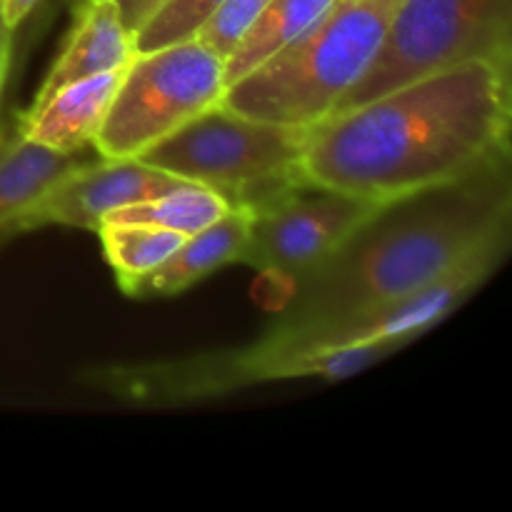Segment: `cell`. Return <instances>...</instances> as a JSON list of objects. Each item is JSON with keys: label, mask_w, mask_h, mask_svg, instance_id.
Returning <instances> with one entry per match:
<instances>
[{"label": "cell", "mask_w": 512, "mask_h": 512, "mask_svg": "<svg viewBox=\"0 0 512 512\" xmlns=\"http://www.w3.org/2000/svg\"><path fill=\"white\" fill-rule=\"evenodd\" d=\"M333 0H270L225 55V88L288 48Z\"/></svg>", "instance_id": "15"}, {"label": "cell", "mask_w": 512, "mask_h": 512, "mask_svg": "<svg viewBox=\"0 0 512 512\" xmlns=\"http://www.w3.org/2000/svg\"><path fill=\"white\" fill-rule=\"evenodd\" d=\"M0 3H3L5 23H8L13 30H18L20 25L30 18V13L38 8L40 0H0Z\"/></svg>", "instance_id": "22"}, {"label": "cell", "mask_w": 512, "mask_h": 512, "mask_svg": "<svg viewBox=\"0 0 512 512\" xmlns=\"http://www.w3.org/2000/svg\"><path fill=\"white\" fill-rule=\"evenodd\" d=\"M95 148L58 153L25 138L20 128L0 130V245L18 238V223L60 178L90 160Z\"/></svg>", "instance_id": "13"}, {"label": "cell", "mask_w": 512, "mask_h": 512, "mask_svg": "<svg viewBox=\"0 0 512 512\" xmlns=\"http://www.w3.org/2000/svg\"><path fill=\"white\" fill-rule=\"evenodd\" d=\"M115 5L120 8V15H123V23L128 25L130 33L135 35V30L155 13V10L163 5V0H115Z\"/></svg>", "instance_id": "20"}, {"label": "cell", "mask_w": 512, "mask_h": 512, "mask_svg": "<svg viewBox=\"0 0 512 512\" xmlns=\"http://www.w3.org/2000/svg\"><path fill=\"white\" fill-rule=\"evenodd\" d=\"M512 65L473 60L310 125L303 178L388 203L510 160Z\"/></svg>", "instance_id": "1"}, {"label": "cell", "mask_w": 512, "mask_h": 512, "mask_svg": "<svg viewBox=\"0 0 512 512\" xmlns=\"http://www.w3.org/2000/svg\"><path fill=\"white\" fill-rule=\"evenodd\" d=\"M508 250L510 240L490 245L440 280L405 295V298L373 305V308L358 310V313L330 320V323L298 330H268L265 335L295 345H350L375 343V340H400V343L410 345L420 335L438 328L465 300L473 298L503 265Z\"/></svg>", "instance_id": "9"}, {"label": "cell", "mask_w": 512, "mask_h": 512, "mask_svg": "<svg viewBox=\"0 0 512 512\" xmlns=\"http://www.w3.org/2000/svg\"><path fill=\"white\" fill-rule=\"evenodd\" d=\"M510 238V160L380 203L318 270L290 288L270 330L310 328L405 298Z\"/></svg>", "instance_id": "2"}, {"label": "cell", "mask_w": 512, "mask_h": 512, "mask_svg": "<svg viewBox=\"0 0 512 512\" xmlns=\"http://www.w3.org/2000/svg\"><path fill=\"white\" fill-rule=\"evenodd\" d=\"M123 70L90 75L55 90L45 103L30 105L18 120L25 138L58 153H78L93 148V140L108 115Z\"/></svg>", "instance_id": "12"}, {"label": "cell", "mask_w": 512, "mask_h": 512, "mask_svg": "<svg viewBox=\"0 0 512 512\" xmlns=\"http://www.w3.org/2000/svg\"><path fill=\"white\" fill-rule=\"evenodd\" d=\"M268 3L270 0H225V3L220 5L218 13L200 28V33L195 35V38H200L205 45H210V48L218 55H223L225 60V55L233 50V45L238 43L240 35L245 33L250 20H253Z\"/></svg>", "instance_id": "19"}, {"label": "cell", "mask_w": 512, "mask_h": 512, "mask_svg": "<svg viewBox=\"0 0 512 512\" xmlns=\"http://www.w3.org/2000/svg\"><path fill=\"white\" fill-rule=\"evenodd\" d=\"M13 33L15 30L5 23L3 3H0V100H3V88H5V80H8L10 58H13Z\"/></svg>", "instance_id": "21"}, {"label": "cell", "mask_w": 512, "mask_h": 512, "mask_svg": "<svg viewBox=\"0 0 512 512\" xmlns=\"http://www.w3.org/2000/svg\"><path fill=\"white\" fill-rule=\"evenodd\" d=\"M250 215L245 210H228L208 228L188 235L163 265L145 275L128 290V298H173L200 283L215 270L238 263L248 238Z\"/></svg>", "instance_id": "14"}, {"label": "cell", "mask_w": 512, "mask_h": 512, "mask_svg": "<svg viewBox=\"0 0 512 512\" xmlns=\"http://www.w3.org/2000/svg\"><path fill=\"white\" fill-rule=\"evenodd\" d=\"M133 55L135 38L123 23L115 0H80L73 28L35 93L33 105L45 103L55 90L75 80L125 68Z\"/></svg>", "instance_id": "11"}, {"label": "cell", "mask_w": 512, "mask_h": 512, "mask_svg": "<svg viewBox=\"0 0 512 512\" xmlns=\"http://www.w3.org/2000/svg\"><path fill=\"white\" fill-rule=\"evenodd\" d=\"M473 60L512 65V0H398L373 65L333 113Z\"/></svg>", "instance_id": "6"}, {"label": "cell", "mask_w": 512, "mask_h": 512, "mask_svg": "<svg viewBox=\"0 0 512 512\" xmlns=\"http://www.w3.org/2000/svg\"><path fill=\"white\" fill-rule=\"evenodd\" d=\"M188 180L153 168L138 158H95L60 178L20 218L18 235L65 225L98 233L103 220L125 205L153 200Z\"/></svg>", "instance_id": "10"}, {"label": "cell", "mask_w": 512, "mask_h": 512, "mask_svg": "<svg viewBox=\"0 0 512 512\" xmlns=\"http://www.w3.org/2000/svg\"><path fill=\"white\" fill-rule=\"evenodd\" d=\"M378 205L325 185H295L248 213V238L238 263L293 288L318 270Z\"/></svg>", "instance_id": "8"}, {"label": "cell", "mask_w": 512, "mask_h": 512, "mask_svg": "<svg viewBox=\"0 0 512 512\" xmlns=\"http://www.w3.org/2000/svg\"><path fill=\"white\" fill-rule=\"evenodd\" d=\"M308 125L250 118L215 105L170 133L138 160L215 190L235 210L253 213L303 178Z\"/></svg>", "instance_id": "5"}, {"label": "cell", "mask_w": 512, "mask_h": 512, "mask_svg": "<svg viewBox=\"0 0 512 512\" xmlns=\"http://www.w3.org/2000/svg\"><path fill=\"white\" fill-rule=\"evenodd\" d=\"M230 208L225 198L215 190L203 185L185 183L180 188L168 190L153 200L125 205V208L110 213L103 223H135L153 225V228L175 230L183 235H195L198 230L208 228L218 218H223Z\"/></svg>", "instance_id": "16"}, {"label": "cell", "mask_w": 512, "mask_h": 512, "mask_svg": "<svg viewBox=\"0 0 512 512\" xmlns=\"http://www.w3.org/2000/svg\"><path fill=\"white\" fill-rule=\"evenodd\" d=\"M225 0H163L158 10L135 30V53L195 38Z\"/></svg>", "instance_id": "18"}, {"label": "cell", "mask_w": 512, "mask_h": 512, "mask_svg": "<svg viewBox=\"0 0 512 512\" xmlns=\"http://www.w3.org/2000/svg\"><path fill=\"white\" fill-rule=\"evenodd\" d=\"M398 0H333L288 48L225 88L220 105L285 125H315L373 65Z\"/></svg>", "instance_id": "3"}, {"label": "cell", "mask_w": 512, "mask_h": 512, "mask_svg": "<svg viewBox=\"0 0 512 512\" xmlns=\"http://www.w3.org/2000/svg\"><path fill=\"white\" fill-rule=\"evenodd\" d=\"M405 343L375 340L350 345H295L268 335L253 345L223 353H203L193 358L163 360L145 365H115L90 370V385L108 390L115 398L143 405H180L218 398L250 385L280 380L320 378L343 380L390 358Z\"/></svg>", "instance_id": "4"}, {"label": "cell", "mask_w": 512, "mask_h": 512, "mask_svg": "<svg viewBox=\"0 0 512 512\" xmlns=\"http://www.w3.org/2000/svg\"><path fill=\"white\" fill-rule=\"evenodd\" d=\"M225 93V60L200 38L135 53L93 140L100 158H140L208 113Z\"/></svg>", "instance_id": "7"}, {"label": "cell", "mask_w": 512, "mask_h": 512, "mask_svg": "<svg viewBox=\"0 0 512 512\" xmlns=\"http://www.w3.org/2000/svg\"><path fill=\"white\" fill-rule=\"evenodd\" d=\"M108 265L118 278V288L128 293L138 280L163 265L188 235L175 230L135 223H103L98 230Z\"/></svg>", "instance_id": "17"}]
</instances>
